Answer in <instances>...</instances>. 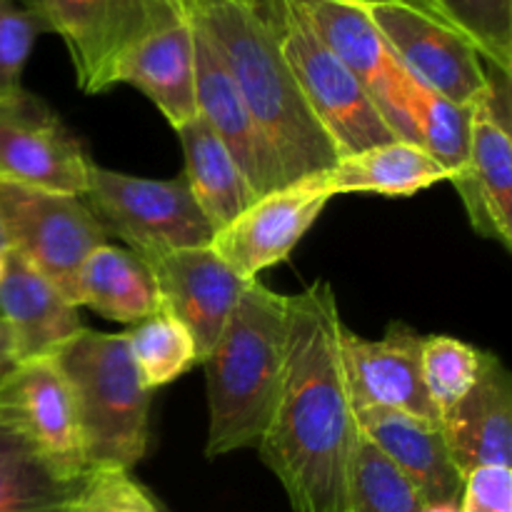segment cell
<instances>
[{
	"instance_id": "obj_1",
	"label": "cell",
	"mask_w": 512,
	"mask_h": 512,
	"mask_svg": "<svg viewBox=\"0 0 512 512\" xmlns=\"http://www.w3.org/2000/svg\"><path fill=\"white\" fill-rule=\"evenodd\" d=\"M343 318L328 280L288 295L283 380L258 453L293 512H348L363 435L343 363Z\"/></svg>"
},
{
	"instance_id": "obj_2",
	"label": "cell",
	"mask_w": 512,
	"mask_h": 512,
	"mask_svg": "<svg viewBox=\"0 0 512 512\" xmlns=\"http://www.w3.org/2000/svg\"><path fill=\"white\" fill-rule=\"evenodd\" d=\"M190 10L233 75L285 183L328 173L340 158L300 93L278 30L240 0H190Z\"/></svg>"
},
{
	"instance_id": "obj_3",
	"label": "cell",
	"mask_w": 512,
	"mask_h": 512,
	"mask_svg": "<svg viewBox=\"0 0 512 512\" xmlns=\"http://www.w3.org/2000/svg\"><path fill=\"white\" fill-rule=\"evenodd\" d=\"M285 343L288 295L248 280L218 343L203 360L208 370V458L258 450L278 400Z\"/></svg>"
},
{
	"instance_id": "obj_4",
	"label": "cell",
	"mask_w": 512,
	"mask_h": 512,
	"mask_svg": "<svg viewBox=\"0 0 512 512\" xmlns=\"http://www.w3.org/2000/svg\"><path fill=\"white\" fill-rule=\"evenodd\" d=\"M53 358L73 390L88 470H133L148 450L153 393L135 370L125 333L83 328Z\"/></svg>"
},
{
	"instance_id": "obj_5",
	"label": "cell",
	"mask_w": 512,
	"mask_h": 512,
	"mask_svg": "<svg viewBox=\"0 0 512 512\" xmlns=\"http://www.w3.org/2000/svg\"><path fill=\"white\" fill-rule=\"evenodd\" d=\"M83 200L105 233L123 240L133 253L200 248L215 235L183 175L153 180L90 163Z\"/></svg>"
},
{
	"instance_id": "obj_6",
	"label": "cell",
	"mask_w": 512,
	"mask_h": 512,
	"mask_svg": "<svg viewBox=\"0 0 512 512\" xmlns=\"http://www.w3.org/2000/svg\"><path fill=\"white\" fill-rule=\"evenodd\" d=\"M278 38L300 93L335 145L338 158L398 140L363 83L288 3Z\"/></svg>"
},
{
	"instance_id": "obj_7",
	"label": "cell",
	"mask_w": 512,
	"mask_h": 512,
	"mask_svg": "<svg viewBox=\"0 0 512 512\" xmlns=\"http://www.w3.org/2000/svg\"><path fill=\"white\" fill-rule=\"evenodd\" d=\"M0 220L10 253L23 258L75 305L80 268L110 238L88 203L78 195L0 180Z\"/></svg>"
},
{
	"instance_id": "obj_8",
	"label": "cell",
	"mask_w": 512,
	"mask_h": 512,
	"mask_svg": "<svg viewBox=\"0 0 512 512\" xmlns=\"http://www.w3.org/2000/svg\"><path fill=\"white\" fill-rule=\"evenodd\" d=\"M400 68L455 105H473L488 88V63L460 30L410 0H358Z\"/></svg>"
},
{
	"instance_id": "obj_9",
	"label": "cell",
	"mask_w": 512,
	"mask_h": 512,
	"mask_svg": "<svg viewBox=\"0 0 512 512\" xmlns=\"http://www.w3.org/2000/svg\"><path fill=\"white\" fill-rule=\"evenodd\" d=\"M285 3L348 65L395 135L420 145L410 113L415 80L400 68L360 3H348V0H285Z\"/></svg>"
},
{
	"instance_id": "obj_10",
	"label": "cell",
	"mask_w": 512,
	"mask_h": 512,
	"mask_svg": "<svg viewBox=\"0 0 512 512\" xmlns=\"http://www.w3.org/2000/svg\"><path fill=\"white\" fill-rule=\"evenodd\" d=\"M483 238L512 250L510 73L488 65V88L470 105L468 168L453 183Z\"/></svg>"
},
{
	"instance_id": "obj_11",
	"label": "cell",
	"mask_w": 512,
	"mask_h": 512,
	"mask_svg": "<svg viewBox=\"0 0 512 512\" xmlns=\"http://www.w3.org/2000/svg\"><path fill=\"white\" fill-rule=\"evenodd\" d=\"M330 198L325 173L280 185L258 195L238 218L220 228L210 248L240 278L258 280L260 273L288 260Z\"/></svg>"
},
{
	"instance_id": "obj_12",
	"label": "cell",
	"mask_w": 512,
	"mask_h": 512,
	"mask_svg": "<svg viewBox=\"0 0 512 512\" xmlns=\"http://www.w3.org/2000/svg\"><path fill=\"white\" fill-rule=\"evenodd\" d=\"M90 163L73 133L38 95L20 90L0 100V180L83 198Z\"/></svg>"
},
{
	"instance_id": "obj_13",
	"label": "cell",
	"mask_w": 512,
	"mask_h": 512,
	"mask_svg": "<svg viewBox=\"0 0 512 512\" xmlns=\"http://www.w3.org/2000/svg\"><path fill=\"white\" fill-rule=\"evenodd\" d=\"M0 423L65 478L88 473L73 390L55 358L20 363L0 383Z\"/></svg>"
},
{
	"instance_id": "obj_14",
	"label": "cell",
	"mask_w": 512,
	"mask_h": 512,
	"mask_svg": "<svg viewBox=\"0 0 512 512\" xmlns=\"http://www.w3.org/2000/svg\"><path fill=\"white\" fill-rule=\"evenodd\" d=\"M113 83L133 85L173 130L198 115L195 103V25L190 0H163L138 38L123 50Z\"/></svg>"
},
{
	"instance_id": "obj_15",
	"label": "cell",
	"mask_w": 512,
	"mask_h": 512,
	"mask_svg": "<svg viewBox=\"0 0 512 512\" xmlns=\"http://www.w3.org/2000/svg\"><path fill=\"white\" fill-rule=\"evenodd\" d=\"M153 275L160 310L178 318L193 333L200 363L218 343L248 280L215 255L210 245L135 253Z\"/></svg>"
},
{
	"instance_id": "obj_16",
	"label": "cell",
	"mask_w": 512,
	"mask_h": 512,
	"mask_svg": "<svg viewBox=\"0 0 512 512\" xmlns=\"http://www.w3.org/2000/svg\"><path fill=\"white\" fill-rule=\"evenodd\" d=\"M163 0H40L50 33L60 35L83 93L113 88L123 50L150 23Z\"/></svg>"
},
{
	"instance_id": "obj_17",
	"label": "cell",
	"mask_w": 512,
	"mask_h": 512,
	"mask_svg": "<svg viewBox=\"0 0 512 512\" xmlns=\"http://www.w3.org/2000/svg\"><path fill=\"white\" fill-rule=\"evenodd\" d=\"M420 345L423 335L405 323H393L378 340L345 328L343 363L355 410L385 408L438 420L423 383Z\"/></svg>"
},
{
	"instance_id": "obj_18",
	"label": "cell",
	"mask_w": 512,
	"mask_h": 512,
	"mask_svg": "<svg viewBox=\"0 0 512 512\" xmlns=\"http://www.w3.org/2000/svg\"><path fill=\"white\" fill-rule=\"evenodd\" d=\"M193 13V10H190ZM195 25V103L198 115L215 130L225 148L230 150L238 168L243 170L255 195L285 185L283 170L275 160L273 150L255 128L248 108H245L233 75L225 68L218 48L210 40L208 30L193 15Z\"/></svg>"
},
{
	"instance_id": "obj_19",
	"label": "cell",
	"mask_w": 512,
	"mask_h": 512,
	"mask_svg": "<svg viewBox=\"0 0 512 512\" xmlns=\"http://www.w3.org/2000/svg\"><path fill=\"white\" fill-rule=\"evenodd\" d=\"M0 318L18 363L53 358L85 328L78 308L15 253L0 273Z\"/></svg>"
},
{
	"instance_id": "obj_20",
	"label": "cell",
	"mask_w": 512,
	"mask_h": 512,
	"mask_svg": "<svg viewBox=\"0 0 512 512\" xmlns=\"http://www.w3.org/2000/svg\"><path fill=\"white\" fill-rule=\"evenodd\" d=\"M358 423L365 438L373 440L415 485L423 503L460 498L463 475L450 458L448 440L438 420L398 410L363 408L358 410Z\"/></svg>"
},
{
	"instance_id": "obj_21",
	"label": "cell",
	"mask_w": 512,
	"mask_h": 512,
	"mask_svg": "<svg viewBox=\"0 0 512 512\" xmlns=\"http://www.w3.org/2000/svg\"><path fill=\"white\" fill-rule=\"evenodd\" d=\"M450 458L458 473L512 463V378L498 355L488 353L475 388L443 420Z\"/></svg>"
},
{
	"instance_id": "obj_22",
	"label": "cell",
	"mask_w": 512,
	"mask_h": 512,
	"mask_svg": "<svg viewBox=\"0 0 512 512\" xmlns=\"http://www.w3.org/2000/svg\"><path fill=\"white\" fill-rule=\"evenodd\" d=\"M443 165L418 143L390 140L368 150L340 158L325 173L330 195L373 193L383 198H410L425 188L445 183Z\"/></svg>"
},
{
	"instance_id": "obj_23",
	"label": "cell",
	"mask_w": 512,
	"mask_h": 512,
	"mask_svg": "<svg viewBox=\"0 0 512 512\" xmlns=\"http://www.w3.org/2000/svg\"><path fill=\"white\" fill-rule=\"evenodd\" d=\"M75 305H85L105 320L138 325L160 313V293L148 265L133 250L105 243L80 268Z\"/></svg>"
},
{
	"instance_id": "obj_24",
	"label": "cell",
	"mask_w": 512,
	"mask_h": 512,
	"mask_svg": "<svg viewBox=\"0 0 512 512\" xmlns=\"http://www.w3.org/2000/svg\"><path fill=\"white\" fill-rule=\"evenodd\" d=\"M175 133L180 135V145H183L185 183L198 208L218 233L230 220L238 218L258 195L253 193L223 140L200 115H195Z\"/></svg>"
},
{
	"instance_id": "obj_25",
	"label": "cell",
	"mask_w": 512,
	"mask_h": 512,
	"mask_svg": "<svg viewBox=\"0 0 512 512\" xmlns=\"http://www.w3.org/2000/svg\"><path fill=\"white\" fill-rule=\"evenodd\" d=\"M85 475L65 478L0 423V512H73Z\"/></svg>"
},
{
	"instance_id": "obj_26",
	"label": "cell",
	"mask_w": 512,
	"mask_h": 512,
	"mask_svg": "<svg viewBox=\"0 0 512 512\" xmlns=\"http://www.w3.org/2000/svg\"><path fill=\"white\" fill-rule=\"evenodd\" d=\"M125 338L135 370L150 393L200 365V350L193 333L165 310L133 325Z\"/></svg>"
},
{
	"instance_id": "obj_27",
	"label": "cell",
	"mask_w": 512,
	"mask_h": 512,
	"mask_svg": "<svg viewBox=\"0 0 512 512\" xmlns=\"http://www.w3.org/2000/svg\"><path fill=\"white\" fill-rule=\"evenodd\" d=\"M488 353L453 335H428L420 345L423 383L430 405L443 423L465 395L475 388L485 368Z\"/></svg>"
},
{
	"instance_id": "obj_28",
	"label": "cell",
	"mask_w": 512,
	"mask_h": 512,
	"mask_svg": "<svg viewBox=\"0 0 512 512\" xmlns=\"http://www.w3.org/2000/svg\"><path fill=\"white\" fill-rule=\"evenodd\" d=\"M423 498L398 465L360 435L348 480V512H420Z\"/></svg>"
},
{
	"instance_id": "obj_29",
	"label": "cell",
	"mask_w": 512,
	"mask_h": 512,
	"mask_svg": "<svg viewBox=\"0 0 512 512\" xmlns=\"http://www.w3.org/2000/svg\"><path fill=\"white\" fill-rule=\"evenodd\" d=\"M410 113L420 145L443 165L448 183H458L468 168L470 105H455L415 83Z\"/></svg>"
},
{
	"instance_id": "obj_30",
	"label": "cell",
	"mask_w": 512,
	"mask_h": 512,
	"mask_svg": "<svg viewBox=\"0 0 512 512\" xmlns=\"http://www.w3.org/2000/svg\"><path fill=\"white\" fill-rule=\"evenodd\" d=\"M435 15L475 45L493 68L512 70V0H433Z\"/></svg>"
},
{
	"instance_id": "obj_31",
	"label": "cell",
	"mask_w": 512,
	"mask_h": 512,
	"mask_svg": "<svg viewBox=\"0 0 512 512\" xmlns=\"http://www.w3.org/2000/svg\"><path fill=\"white\" fill-rule=\"evenodd\" d=\"M48 20L38 8L20 0H0V100L23 90V70Z\"/></svg>"
},
{
	"instance_id": "obj_32",
	"label": "cell",
	"mask_w": 512,
	"mask_h": 512,
	"mask_svg": "<svg viewBox=\"0 0 512 512\" xmlns=\"http://www.w3.org/2000/svg\"><path fill=\"white\" fill-rule=\"evenodd\" d=\"M73 512H163L130 470H88Z\"/></svg>"
},
{
	"instance_id": "obj_33",
	"label": "cell",
	"mask_w": 512,
	"mask_h": 512,
	"mask_svg": "<svg viewBox=\"0 0 512 512\" xmlns=\"http://www.w3.org/2000/svg\"><path fill=\"white\" fill-rule=\"evenodd\" d=\"M458 505L460 512H512V470L505 465L470 470Z\"/></svg>"
},
{
	"instance_id": "obj_34",
	"label": "cell",
	"mask_w": 512,
	"mask_h": 512,
	"mask_svg": "<svg viewBox=\"0 0 512 512\" xmlns=\"http://www.w3.org/2000/svg\"><path fill=\"white\" fill-rule=\"evenodd\" d=\"M240 3L250 5V8H253L260 18L268 20L275 30H278L280 23H283V15H285L283 0H240Z\"/></svg>"
},
{
	"instance_id": "obj_35",
	"label": "cell",
	"mask_w": 512,
	"mask_h": 512,
	"mask_svg": "<svg viewBox=\"0 0 512 512\" xmlns=\"http://www.w3.org/2000/svg\"><path fill=\"white\" fill-rule=\"evenodd\" d=\"M18 358H15V350L13 343H10V335L8 328H5L3 318H0V383L18 368Z\"/></svg>"
},
{
	"instance_id": "obj_36",
	"label": "cell",
	"mask_w": 512,
	"mask_h": 512,
	"mask_svg": "<svg viewBox=\"0 0 512 512\" xmlns=\"http://www.w3.org/2000/svg\"><path fill=\"white\" fill-rule=\"evenodd\" d=\"M420 512H460L458 500H440V503H425Z\"/></svg>"
},
{
	"instance_id": "obj_37",
	"label": "cell",
	"mask_w": 512,
	"mask_h": 512,
	"mask_svg": "<svg viewBox=\"0 0 512 512\" xmlns=\"http://www.w3.org/2000/svg\"><path fill=\"white\" fill-rule=\"evenodd\" d=\"M8 253H10V245H8V238H5L3 220H0V273H3L5 260H8Z\"/></svg>"
},
{
	"instance_id": "obj_38",
	"label": "cell",
	"mask_w": 512,
	"mask_h": 512,
	"mask_svg": "<svg viewBox=\"0 0 512 512\" xmlns=\"http://www.w3.org/2000/svg\"><path fill=\"white\" fill-rule=\"evenodd\" d=\"M410 3H415V5H423V8H428V10H430V5H433V0H410Z\"/></svg>"
},
{
	"instance_id": "obj_39",
	"label": "cell",
	"mask_w": 512,
	"mask_h": 512,
	"mask_svg": "<svg viewBox=\"0 0 512 512\" xmlns=\"http://www.w3.org/2000/svg\"><path fill=\"white\" fill-rule=\"evenodd\" d=\"M20 3L30 5V8H38L40 10V0H20Z\"/></svg>"
},
{
	"instance_id": "obj_40",
	"label": "cell",
	"mask_w": 512,
	"mask_h": 512,
	"mask_svg": "<svg viewBox=\"0 0 512 512\" xmlns=\"http://www.w3.org/2000/svg\"><path fill=\"white\" fill-rule=\"evenodd\" d=\"M348 3H358V0H348Z\"/></svg>"
}]
</instances>
